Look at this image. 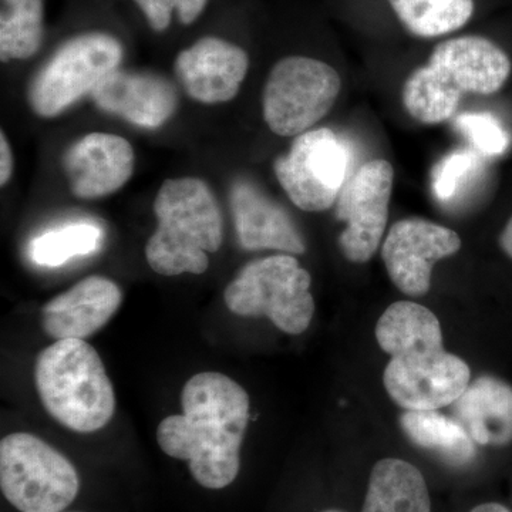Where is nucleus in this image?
<instances>
[{
  "label": "nucleus",
  "instance_id": "2f4dec72",
  "mask_svg": "<svg viewBox=\"0 0 512 512\" xmlns=\"http://www.w3.org/2000/svg\"><path fill=\"white\" fill-rule=\"evenodd\" d=\"M325 512H339V511H325Z\"/></svg>",
  "mask_w": 512,
  "mask_h": 512
},
{
  "label": "nucleus",
  "instance_id": "39448f33",
  "mask_svg": "<svg viewBox=\"0 0 512 512\" xmlns=\"http://www.w3.org/2000/svg\"><path fill=\"white\" fill-rule=\"evenodd\" d=\"M0 487L20 512H60L80 490L79 474L62 453L29 433L0 443Z\"/></svg>",
  "mask_w": 512,
  "mask_h": 512
},
{
  "label": "nucleus",
  "instance_id": "393cba45",
  "mask_svg": "<svg viewBox=\"0 0 512 512\" xmlns=\"http://www.w3.org/2000/svg\"><path fill=\"white\" fill-rule=\"evenodd\" d=\"M103 241L101 229L92 224H70L45 232L30 242V259L36 265L56 268L77 256L93 254Z\"/></svg>",
  "mask_w": 512,
  "mask_h": 512
},
{
  "label": "nucleus",
  "instance_id": "cd10ccee",
  "mask_svg": "<svg viewBox=\"0 0 512 512\" xmlns=\"http://www.w3.org/2000/svg\"><path fill=\"white\" fill-rule=\"evenodd\" d=\"M146 16L148 25L156 32L170 28L173 13L183 25H191L200 18L208 0H134Z\"/></svg>",
  "mask_w": 512,
  "mask_h": 512
},
{
  "label": "nucleus",
  "instance_id": "dca6fc26",
  "mask_svg": "<svg viewBox=\"0 0 512 512\" xmlns=\"http://www.w3.org/2000/svg\"><path fill=\"white\" fill-rule=\"evenodd\" d=\"M427 64L461 94L497 93L511 74V62L504 50L481 36L440 43Z\"/></svg>",
  "mask_w": 512,
  "mask_h": 512
},
{
  "label": "nucleus",
  "instance_id": "a211bd4d",
  "mask_svg": "<svg viewBox=\"0 0 512 512\" xmlns=\"http://www.w3.org/2000/svg\"><path fill=\"white\" fill-rule=\"evenodd\" d=\"M453 416L478 446H508L512 443L511 384L491 375L477 377L453 403Z\"/></svg>",
  "mask_w": 512,
  "mask_h": 512
},
{
  "label": "nucleus",
  "instance_id": "c85d7f7f",
  "mask_svg": "<svg viewBox=\"0 0 512 512\" xmlns=\"http://www.w3.org/2000/svg\"><path fill=\"white\" fill-rule=\"evenodd\" d=\"M13 165L15 163H13L12 148H10L8 138L2 131V136H0V184H2V187L9 183L13 174Z\"/></svg>",
  "mask_w": 512,
  "mask_h": 512
},
{
  "label": "nucleus",
  "instance_id": "4be33fe9",
  "mask_svg": "<svg viewBox=\"0 0 512 512\" xmlns=\"http://www.w3.org/2000/svg\"><path fill=\"white\" fill-rule=\"evenodd\" d=\"M397 18L414 36L437 37L463 28L474 0H389Z\"/></svg>",
  "mask_w": 512,
  "mask_h": 512
},
{
  "label": "nucleus",
  "instance_id": "f257e3e1",
  "mask_svg": "<svg viewBox=\"0 0 512 512\" xmlns=\"http://www.w3.org/2000/svg\"><path fill=\"white\" fill-rule=\"evenodd\" d=\"M183 414L161 421L158 446L188 461L202 487L221 490L241 468V447L249 421V396L231 377L217 372L192 376L181 393Z\"/></svg>",
  "mask_w": 512,
  "mask_h": 512
},
{
  "label": "nucleus",
  "instance_id": "b1692460",
  "mask_svg": "<svg viewBox=\"0 0 512 512\" xmlns=\"http://www.w3.org/2000/svg\"><path fill=\"white\" fill-rule=\"evenodd\" d=\"M42 39V0H2L0 59L3 63L35 56Z\"/></svg>",
  "mask_w": 512,
  "mask_h": 512
},
{
  "label": "nucleus",
  "instance_id": "5701e85b",
  "mask_svg": "<svg viewBox=\"0 0 512 512\" xmlns=\"http://www.w3.org/2000/svg\"><path fill=\"white\" fill-rule=\"evenodd\" d=\"M461 93L430 64L414 70L403 87V103L414 120L440 124L456 113Z\"/></svg>",
  "mask_w": 512,
  "mask_h": 512
},
{
  "label": "nucleus",
  "instance_id": "6ab92c4d",
  "mask_svg": "<svg viewBox=\"0 0 512 512\" xmlns=\"http://www.w3.org/2000/svg\"><path fill=\"white\" fill-rule=\"evenodd\" d=\"M362 512H431L429 488L419 468L399 458L376 463Z\"/></svg>",
  "mask_w": 512,
  "mask_h": 512
},
{
  "label": "nucleus",
  "instance_id": "0eeeda50",
  "mask_svg": "<svg viewBox=\"0 0 512 512\" xmlns=\"http://www.w3.org/2000/svg\"><path fill=\"white\" fill-rule=\"evenodd\" d=\"M340 87L339 74L329 64L305 56L285 57L266 80V124L278 136H301L329 113Z\"/></svg>",
  "mask_w": 512,
  "mask_h": 512
},
{
  "label": "nucleus",
  "instance_id": "a878e982",
  "mask_svg": "<svg viewBox=\"0 0 512 512\" xmlns=\"http://www.w3.org/2000/svg\"><path fill=\"white\" fill-rule=\"evenodd\" d=\"M483 167V156L474 148H461L441 158L431 173V188L437 200L448 204L466 190Z\"/></svg>",
  "mask_w": 512,
  "mask_h": 512
},
{
  "label": "nucleus",
  "instance_id": "7c9ffc66",
  "mask_svg": "<svg viewBox=\"0 0 512 512\" xmlns=\"http://www.w3.org/2000/svg\"><path fill=\"white\" fill-rule=\"evenodd\" d=\"M470 512H511L507 507H504L503 504L498 503H485L477 505L476 508H473Z\"/></svg>",
  "mask_w": 512,
  "mask_h": 512
},
{
  "label": "nucleus",
  "instance_id": "9d476101",
  "mask_svg": "<svg viewBox=\"0 0 512 512\" xmlns=\"http://www.w3.org/2000/svg\"><path fill=\"white\" fill-rule=\"evenodd\" d=\"M393 177L389 161H369L340 192L336 215L346 222V229L340 234L339 247L348 261L365 264L379 249L389 220Z\"/></svg>",
  "mask_w": 512,
  "mask_h": 512
},
{
  "label": "nucleus",
  "instance_id": "c756f323",
  "mask_svg": "<svg viewBox=\"0 0 512 512\" xmlns=\"http://www.w3.org/2000/svg\"><path fill=\"white\" fill-rule=\"evenodd\" d=\"M500 247L503 249L505 254L510 256L512 259V217L508 220L507 225H505L503 232H501L500 239Z\"/></svg>",
  "mask_w": 512,
  "mask_h": 512
},
{
  "label": "nucleus",
  "instance_id": "4468645a",
  "mask_svg": "<svg viewBox=\"0 0 512 512\" xmlns=\"http://www.w3.org/2000/svg\"><path fill=\"white\" fill-rule=\"evenodd\" d=\"M123 295L104 276H89L46 303L40 323L49 338L86 340L119 311Z\"/></svg>",
  "mask_w": 512,
  "mask_h": 512
},
{
  "label": "nucleus",
  "instance_id": "20e7f679",
  "mask_svg": "<svg viewBox=\"0 0 512 512\" xmlns=\"http://www.w3.org/2000/svg\"><path fill=\"white\" fill-rule=\"evenodd\" d=\"M312 278L291 254L249 262L227 286L224 301L239 316H266L288 335H301L311 325L315 301Z\"/></svg>",
  "mask_w": 512,
  "mask_h": 512
},
{
  "label": "nucleus",
  "instance_id": "f8f14e48",
  "mask_svg": "<svg viewBox=\"0 0 512 512\" xmlns=\"http://www.w3.org/2000/svg\"><path fill=\"white\" fill-rule=\"evenodd\" d=\"M62 164L74 197L96 200L128 183L134 171V150L126 138L92 133L64 151Z\"/></svg>",
  "mask_w": 512,
  "mask_h": 512
},
{
  "label": "nucleus",
  "instance_id": "412c9836",
  "mask_svg": "<svg viewBox=\"0 0 512 512\" xmlns=\"http://www.w3.org/2000/svg\"><path fill=\"white\" fill-rule=\"evenodd\" d=\"M376 340L390 356L423 343L443 342L440 320L426 306L400 301L380 316Z\"/></svg>",
  "mask_w": 512,
  "mask_h": 512
},
{
  "label": "nucleus",
  "instance_id": "9b49d317",
  "mask_svg": "<svg viewBox=\"0 0 512 512\" xmlns=\"http://www.w3.org/2000/svg\"><path fill=\"white\" fill-rule=\"evenodd\" d=\"M460 248L457 232L423 218H406L390 228L382 256L394 286L404 295L419 298L430 291L436 262Z\"/></svg>",
  "mask_w": 512,
  "mask_h": 512
},
{
  "label": "nucleus",
  "instance_id": "6e6552de",
  "mask_svg": "<svg viewBox=\"0 0 512 512\" xmlns=\"http://www.w3.org/2000/svg\"><path fill=\"white\" fill-rule=\"evenodd\" d=\"M350 148L330 128L309 130L295 138L274 170L289 200L303 211L329 210L348 183Z\"/></svg>",
  "mask_w": 512,
  "mask_h": 512
},
{
  "label": "nucleus",
  "instance_id": "ddd939ff",
  "mask_svg": "<svg viewBox=\"0 0 512 512\" xmlns=\"http://www.w3.org/2000/svg\"><path fill=\"white\" fill-rule=\"evenodd\" d=\"M174 69L192 99L221 104L237 96L247 77L249 57L244 49L228 40L202 37L178 53Z\"/></svg>",
  "mask_w": 512,
  "mask_h": 512
},
{
  "label": "nucleus",
  "instance_id": "bb28decb",
  "mask_svg": "<svg viewBox=\"0 0 512 512\" xmlns=\"http://www.w3.org/2000/svg\"><path fill=\"white\" fill-rule=\"evenodd\" d=\"M454 127L471 144V148L483 157L503 156L510 147V134L491 114H460L454 121Z\"/></svg>",
  "mask_w": 512,
  "mask_h": 512
},
{
  "label": "nucleus",
  "instance_id": "f03ea898",
  "mask_svg": "<svg viewBox=\"0 0 512 512\" xmlns=\"http://www.w3.org/2000/svg\"><path fill=\"white\" fill-rule=\"evenodd\" d=\"M157 228L148 239L146 259L158 275H201L224 241L220 204L200 178L165 180L154 200Z\"/></svg>",
  "mask_w": 512,
  "mask_h": 512
},
{
  "label": "nucleus",
  "instance_id": "aec40b11",
  "mask_svg": "<svg viewBox=\"0 0 512 512\" xmlns=\"http://www.w3.org/2000/svg\"><path fill=\"white\" fill-rule=\"evenodd\" d=\"M400 426L414 446L433 451L448 463L464 464L476 456V443L464 427L436 410H406Z\"/></svg>",
  "mask_w": 512,
  "mask_h": 512
},
{
  "label": "nucleus",
  "instance_id": "2eb2a0df",
  "mask_svg": "<svg viewBox=\"0 0 512 512\" xmlns=\"http://www.w3.org/2000/svg\"><path fill=\"white\" fill-rule=\"evenodd\" d=\"M100 110L143 128H158L177 110V94L170 82L156 74L116 70L93 90Z\"/></svg>",
  "mask_w": 512,
  "mask_h": 512
},
{
  "label": "nucleus",
  "instance_id": "7ed1b4c3",
  "mask_svg": "<svg viewBox=\"0 0 512 512\" xmlns=\"http://www.w3.org/2000/svg\"><path fill=\"white\" fill-rule=\"evenodd\" d=\"M35 379L47 413L77 433H93L109 424L116 394L103 360L86 340H56L39 353Z\"/></svg>",
  "mask_w": 512,
  "mask_h": 512
},
{
  "label": "nucleus",
  "instance_id": "423d86ee",
  "mask_svg": "<svg viewBox=\"0 0 512 512\" xmlns=\"http://www.w3.org/2000/svg\"><path fill=\"white\" fill-rule=\"evenodd\" d=\"M121 60L123 46L107 33H84L67 40L30 82V109L45 119L60 116L119 70Z\"/></svg>",
  "mask_w": 512,
  "mask_h": 512
},
{
  "label": "nucleus",
  "instance_id": "1a4fd4ad",
  "mask_svg": "<svg viewBox=\"0 0 512 512\" xmlns=\"http://www.w3.org/2000/svg\"><path fill=\"white\" fill-rule=\"evenodd\" d=\"M471 382L461 357L441 343H423L392 356L383 373L386 392L404 410H439L450 406Z\"/></svg>",
  "mask_w": 512,
  "mask_h": 512
},
{
  "label": "nucleus",
  "instance_id": "f3484780",
  "mask_svg": "<svg viewBox=\"0 0 512 512\" xmlns=\"http://www.w3.org/2000/svg\"><path fill=\"white\" fill-rule=\"evenodd\" d=\"M231 210L239 244L248 251L275 249L305 254L306 245L288 212L248 181L232 185Z\"/></svg>",
  "mask_w": 512,
  "mask_h": 512
}]
</instances>
